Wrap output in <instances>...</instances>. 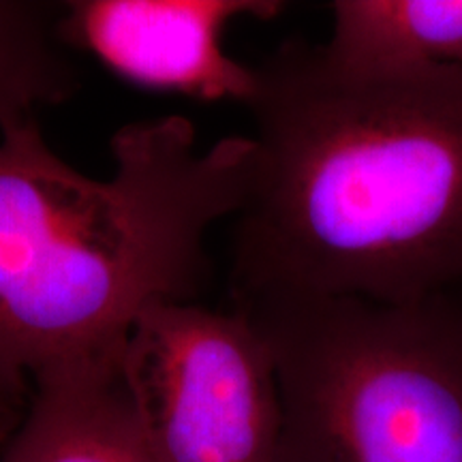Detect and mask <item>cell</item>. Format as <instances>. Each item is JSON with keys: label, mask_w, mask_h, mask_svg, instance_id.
Instances as JSON below:
<instances>
[{"label": "cell", "mask_w": 462, "mask_h": 462, "mask_svg": "<svg viewBox=\"0 0 462 462\" xmlns=\"http://www.w3.org/2000/svg\"><path fill=\"white\" fill-rule=\"evenodd\" d=\"M9 404L7 401H0V441L9 437V432L14 430L11 429V411H9Z\"/></svg>", "instance_id": "9"}, {"label": "cell", "mask_w": 462, "mask_h": 462, "mask_svg": "<svg viewBox=\"0 0 462 462\" xmlns=\"http://www.w3.org/2000/svg\"><path fill=\"white\" fill-rule=\"evenodd\" d=\"M60 5L0 0V129L37 118L79 90V71L58 34Z\"/></svg>", "instance_id": "8"}, {"label": "cell", "mask_w": 462, "mask_h": 462, "mask_svg": "<svg viewBox=\"0 0 462 462\" xmlns=\"http://www.w3.org/2000/svg\"><path fill=\"white\" fill-rule=\"evenodd\" d=\"M234 302L462 296V67L349 73L289 39L255 67Z\"/></svg>", "instance_id": "1"}, {"label": "cell", "mask_w": 462, "mask_h": 462, "mask_svg": "<svg viewBox=\"0 0 462 462\" xmlns=\"http://www.w3.org/2000/svg\"><path fill=\"white\" fill-rule=\"evenodd\" d=\"M273 349L281 462H462V296L234 302Z\"/></svg>", "instance_id": "3"}, {"label": "cell", "mask_w": 462, "mask_h": 462, "mask_svg": "<svg viewBox=\"0 0 462 462\" xmlns=\"http://www.w3.org/2000/svg\"><path fill=\"white\" fill-rule=\"evenodd\" d=\"M332 34L317 43L349 73L462 67V0H337Z\"/></svg>", "instance_id": "7"}, {"label": "cell", "mask_w": 462, "mask_h": 462, "mask_svg": "<svg viewBox=\"0 0 462 462\" xmlns=\"http://www.w3.org/2000/svg\"><path fill=\"white\" fill-rule=\"evenodd\" d=\"M120 374L157 462H281L276 362L238 310L152 302L126 334Z\"/></svg>", "instance_id": "4"}, {"label": "cell", "mask_w": 462, "mask_h": 462, "mask_svg": "<svg viewBox=\"0 0 462 462\" xmlns=\"http://www.w3.org/2000/svg\"><path fill=\"white\" fill-rule=\"evenodd\" d=\"M282 9L279 0H71L58 34L133 86L246 106L255 67L231 58L223 34L238 17L273 20Z\"/></svg>", "instance_id": "5"}, {"label": "cell", "mask_w": 462, "mask_h": 462, "mask_svg": "<svg viewBox=\"0 0 462 462\" xmlns=\"http://www.w3.org/2000/svg\"><path fill=\"white\" fill-rule=\"evenodd\" d=\"M92 178L60 159L37 118L0 129V401L71 364L116 360L161 300L195 302L210 281L208 231L245 206L255 142L198 146L184 116L114 133Z\"/></svg>", "instance_id": "2"}, {"label": "cell", "mask_w": 462, "mask_h": 462, "mask_svg": "<svg viewBox=\"0 0 462 462\" xmlns=\"http://www.w3.org/2000/svg\"><path fill=\"white\" fill-rule=\"evenodd\" d=\"M31 385V404L3 441L0 462H157L126 394L120 357L56 368Z\"/></svg>", "instance_id": "6"}]
</instances>
